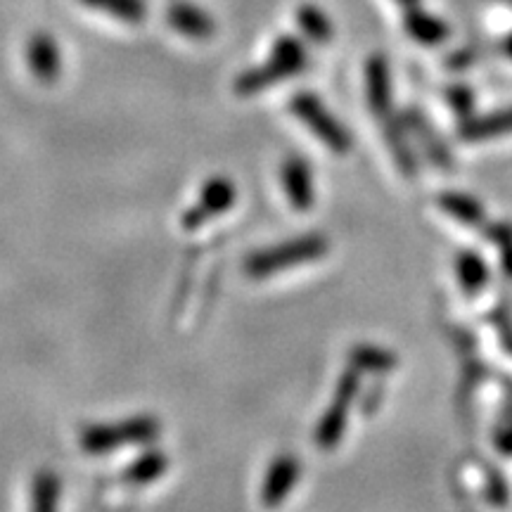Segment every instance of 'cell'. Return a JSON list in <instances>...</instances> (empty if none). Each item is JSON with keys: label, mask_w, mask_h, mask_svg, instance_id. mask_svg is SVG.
I'll return each instance as SVG.
<instances>
[{"label": "cell", "mask_w": 512, "mask_h": 512, "mask_svg": "<svg viewBox=\"0 0 512 512\" xmlns=\"http://www.w3.org/2000/svg\"><path fill=\"white\" fill-rule=\"evenodd\" d=\"M306 67H309V53H306L304 43L297 36H280L264 64L247 69V72L238 76L235 93L242 95V98H249V95L266 91L275 83L292 79L294 74L304 72Z\"/></svg>", "instance_id": "cell-1"}, {"label": "cell", "mask_w": 512, "mask_h": 512, "mask_svg": "<svg viewBox=\"0 0 512 512\" xmlns=\"http://www.w3.org/2000/svg\"><path fill=\"white\" fill-rule=\"evenodd\" d=\"M328 249H330V240L325 238V235L320 233L299 235V238L285 240L280 242V245L259 249V252L249 254L245 259V273L254 280L271 278L275 273H283V271H290V268L318 261L320 256L328 254Z\"/></svg>", "instance_id": "cell-2"}, {"label": "cell", "mask_w": 512, "mask_h": 512, "mask_svg": "<svg viewBox=\"0 0 512 512\" xmlns=\"http://www.w3.org/2000/svg\"><path fill=\"white\" fill-rule=\"evenodd\" d=\"M162 432V422L155 415H133L119 422L91 425L81 432V448L91 456L117 451L124 446L152 444Z\"/></svg>", "instance_id": "cell-3"}, {"label": "cell", "mask_w": 512, "mask_h": 512, "mask_svg": "<svg viewBox=\"0 0 512 512\" xmlns=\"http://www.w3.org/2000/svg\"><path fill=\"white\" fill-rule=\"evenodd\" d=\"M290 110L294 117L309 126L313 136H316L323 145H328L335 155H347L351 150L354 140H351L347 126L335 119V114L323 105V100H320L318 95H313L309 91L297 93L290 100Z\"/></svg>", "instance_id": "cell-4"}, {"label": "cell", "mask_w": 512, "mask_h": 512, "mask_svg": "<svg viewBox=\"0 0 512 512\" xmlns=\"http://www.w3.org/2000/svg\"><path fill=\"white\" fill-rule=\"evenodd\" d=\"M361 375L356 368H347L342 375H339L335 396H332V403L328 411L320 418L316 434H313V441H316L318 448L323 451H330L335 448L339 441L344 439V432H347L349 425V411L354 406V399L358 396V389H361Z\"/></svg>", "instance_id": "cell-5"}, {"label": "cell", "mask_w": 512, "mask_h": 512, "mask_svg": "<svg viewBox=\"0 0 512 512\" xmlns=\"http://www.w3.org/2000/svg\"><path fill=\"white\" fill-rule=\"evenodd\" d=\"M235 200H238V188H235V183L230 181V178H226V176L209 178V181L202 185L197 202L183 214V219H181L183 228L188 230V233L190 230L202 228L204 223L214 221L216 216L230 211Z\"/></svg>", "instance_id": "cell-6"}, {"label": "cell", "mask_w": 512, "mask_h": 512, "mask_svg": "<svg viewBox=\"0 0 512 512\" xmlns=\"http://www.w3.org/2000/svg\"><path fill=\"white\" fill-rule=\"evenodd\" d=\"M302 475V463L292 453H280L266 470L264 482H261V503L266 508H278L290 498L292 489Z\"/></svg>", "instance_id": "cell-7"}, {"label": "cell", "mask_w": 512, "mask_h": 512, "mask_svg": "<svg viewBox=\"0 0 512 512\" xmlns=\"http://www.w3.org/2000/svg\"><path fill=\"white\" fill-rule=\"evenodd\" d=\"M280 181L294 211H309L316 200L311 164L304 157L290 155L280 166Z\"/></svg>", "instance_id": "cell-8"}, {"label": "cell", "mask_w": 512, "mask_h": 512, "mask_svg": "<svg viewBox=\"0 0 512 512\" xmlns=\"http://www.w3.org/2000/svg\"><path fill=\"white\" fill-rule=\"evenodd\" d=\"M27 62L38 83H55L62 72V53L50 34H34L27 46Z\"/></svg>", "instance_id": "cell-9"}, {"label": "cell", "mask_w": 512, "mask_h": 512, "mask_svg": "<svg viewBox=\"0 0 512 512\" xmlns=\"http://www.w3.org/2000/svg\"><path fill=\"white\" fill-rule=\"evenodd\" d=\"M166 24L171 29H176L178 34L192 38V41H207L216 31L211 15H207L202 8H197V5L185 3V0H174L166 8Z\"/></svg>", "instance_id": "cell-10"}, {"label": "cell", "mask_w": 512, "mask_h": 512, "mask_svg": "<svg viewBox=\"0 0 512 512\" xmlns=\"http://www.w3.org/2000/svg\"><path fill=\"white\" fill-rule=\"evenodd\" d=\"M366 88L375 117L387 119L392 105V79H389V64L382 55H373L366 64Z\"/></svg>", "instance_id": "cell-11"}, {"label": "cell", "mask_w": 512, "mask_h": 512, "mask_svg": "<svg viewBox=\"0 0 512 512\" xmlns=\"http://www.w3.org/2000/svg\"><path fill=\"white\" fill-rule=\"evenodd\" d=\"M512 133V107L494 114H484V117H470L460 126V138L467 143H479V140L501 138Z\"/></svg>", "instance_id": "cell-12"}, {"label": "cell", "mask_w": 512, "mask_h": 512, "mask_svg": "<svg viewBox=\"0 0 512 512\" xmlns=\"http://www.w3.org/2000/svg\"><path fill=\"white\" fill-rule=\"evenodd\" d=\"M169 465H171L169 456H166L162 448H150V451H145L143 456L124 467L121 479H124L126 484H136V486L152 484L157 482L166 470H169Z\"/></svg>", "instance_id": "cell-13"}, {"label": "cell", "mask_w": 512, "mask_h": 512, "mask_svg": "<svg viewBox=\"0 0 512 512\" xmlns=\"http://www.w3.org/2000/svg\"><path fill=\"white\" fill-rule=\"evenodd\" d=\"M62 482L53 470H38L31 482L29 512H60Z\"/></svg>", "instance_id": "cell-14"}, {"label": "cell", "mask_w": 512, "mask_h": 512, "mask_svg": "<svg viewBox=\"0 0 512 512\" xmlns=\"http://www.w3.org/2000/svg\"><path fill=\"white\" fill-rule=\"evenodd\" d=\"M396 356L389 349L375 347V344H356L349 351V366L356 368L358 373H373L384 375L396 368Z\"/></svg>", "instance_id": "cell-15"}, {"label": "cell", "mask_w": 512, "mask_h": 512, "mask_svg": "<svg viewBox=\"0 0 512 512\" xmlns=\"http://www.w3.org/2000/svg\"><path fill=\"white\" fill-rule=\"evenodd\" d=\"M456 273L460 280V287H463L465 294L475 297L484 290V285L489 283V266L477 252H470V249H463L456 256Z\"/></svg>", "instance_id": "cell-16"}, {"label": "cell", "mask_w": 512, "mask_h": 512, "mask_svg": "<svg viewBox=\"0 0 512 512\" xmlns=\"http://www.w3.org/2000/svg\"><path fill=\"white\" fill-rule=\"evenodd\" d=\"M437 204L441 211H446L448 216H453L460 223H467V226H482L486 219L482 204L475 197L463 195V192H444V195L437 197Z\"/></svg>", "instance_id": "cell-17"}, {"label": "cell", "mask_w": 512, "mask_h": 512, "mask_svg": "<svg viewBox=\"0 0 512 512\" xmlns=\"http://www.w3.org/2000/svg\"><path fill=\"white\" fill-rule=\"evenodd\" d=\"M406 31L415 38V41L427 43V46H437V43H441L448 36L446 24L441 22V19L415 8L406 12Z\"/></svg>", "instance_id": "cell-18"}, {"label": "cell", "mask_w": 512, "mask_h": 512, "mask_svg": "<svg viewBox=\"0 0 512 512\" xmlns=\"http://www.w3.org/2000/svg\"><path fill=\"white\" fill-rule=\"evenodd\" d=\"M88 8L102 10L126 24H140L147 15L145 0H81Z\"/></svg>", "instance_id": "cell-19"}, {"label": "cell", "mask_w": 512, "mask_h": 512, "mask_svg": "<svg viewBox=\"0 0 512 512\" xmlns=\"http://www.w3.org/2000/svg\"><path fill=\"white\" fill-rule=\"evenodd\" d=\"M297 24L302 34L313 43H330L332 38V24L323 10L316 5H304L297 10Z\"/></svg>", "instance_id": "cell-20"}, {"label": "cell", "mask_w": 512, "mask_h": 512, "mask_svg": "<svg viewBox=\"0 0 512 512\" xmlns=\"http://www.w3.org/2000/svg\"><path fill=\"white\" fill-rule=\"evenodd\" d=\"M408 124H411L413 131H418L415 136H420V140L427 147V155H430L434 162L441 164V166H451V159H448V152H446L444 143H441V140L434 136V133L430 131V126H427L425 121H422L420 117H408Z\"/></svg>", "instance_id": "cell-21"}, {"label": "cell", "mask_w": 512, "mask_h": 512, "mask_svg": "<svg viewBox=\"0 0 512 512\" xmlns=\"http://www.w3.org/2000/svg\"><path fill=\"white\" fill-rule=\"evenodd\" d=\"M387 143H389V150H392V155L396 159V164L401 166V171L406 176H413V157H411V150H408V145L403 143V133L399 124H389L387 126Z\"/></svg>", "instance_id": "cell-22"}, {"label": "cell", "mask_w": 512, "mask_h": 512, "mask_svg": "<svg viewBox=\"0 0 512 512\" xmlns=\"http://www.w3.org/2000/svg\"><path fill=\"white\" fill-rule=\"evenodd\" d=\"M448 100H451L453 110H456L460 117H465V119L472 117V105H475V95H472L470 88L456 86L451 91V95H448Z\"/></svg>", "instance_id": "cell-23"}, {"label": "cell", "mask_w": 512, "mask_h": 512, "mask_svg": "<svg viewBox=\"0 0 512 512\" xmlns=\"http://www.w3.org/2000/svg\"><path fill=\"white\" fill-rule=\"evenodd\" d=\"M494 444L503 456H512V418H508L494 434Z\"/></svg>", "instance_id": "cell-24"}, {"label": "cell", "mask_w": 512, "mask_h": 512, "mask_svg": "<svg viewBox=\"0 0 512 512\" xmlns=\"http://www.w3.org/2000/svg\"><path fill=\"white\" fill-rule=\"evenodd\" d=\"M484 233H486V238H489L498 247H503V245H508V242H512V226H510V223H491V226L486 228Z\"/></svg>", "instance_id": "cell-25"}, {"label": "cell", "mask_w": 512, "mask_h": 512, "mask_svg": "<svg viewBox=\"0 0 512 512\" xmlns=\"http://www.w3.org/2000/svg\"><path fill=\"white\" fill-rule=\"evenodd\" d=\"M501 268H503L505 278L512 280V242L501 247Z\"/></svg>", "instance_id": "cell-26"}, {"label": "cell", "mask_w": 512, "mask_h": 512, "mask_svg": "<svg viewBox=\"0 0 512 512\" xmlns=\"http://www.w3.org/2000/svg\"><path fill=\"white\" fill-rule=\"evenodd\" d=\"M503 48H505V53H508V57L512 60V34L505 38V43H503Z\"/></svg>", "instance_id": "cell-27"}, {"label": "cell", "mask_w": 512, "mask_h": 512, "mask_svg": "<svg viewBox=\"0 0 512 512\" xmlns=\"http://www.w3.org/2000/svg\"><path fill=\"white\" fill-rule=\"evenodd\" d=\"M399 3L408 5V8H413V5H418V0H399Z\"/></svg>", "instance_id": "cell-28"}]
</instances>
